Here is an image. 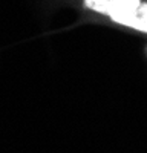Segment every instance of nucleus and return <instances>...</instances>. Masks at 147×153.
<instances>
[{
	"label": "nucleus",
	"mask_w": 147,
	"mask_h": 153,
	"mask_svg": "<svg viewBox=\"0 0 147 153\" xmlns=\"http://www.w3.org/2000/svg\"><path fill=\"white\" fill-rule=\"evenodd\" d=\"M84 5L120 25L147 32V3L141 0H84Z\"/></svg>",
	"instance_id": "1"
}]
</instances>
